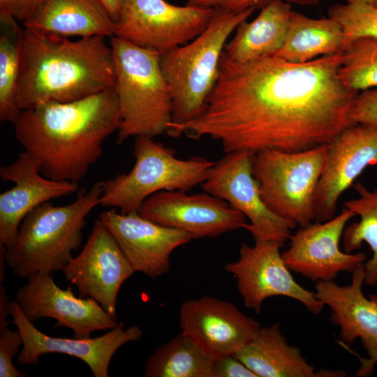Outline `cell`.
I'll use <instances>...</instances> for the list:
<instances>
[{
  "label": "cell",
  "instance_id": "20",
  "mask_svg": "<svg viewBox=\"0 0 377 377\" xmlns=\"http://www.w3.org/2000/svg\"><path fill=\"white\" fill-rule=\"evenodd\" d=\"M182 332L212 357L235 355L259 332L260 323L232 303L203 296L182 303Z\"/></svg>",
  "mask_w": 377,
  "mask_h": 377
},
{
  "label": "cell",
  "instance_id": "3",
  "mask_svg": "<svg viewBox=\"0 0 377 377\" xmlns=\"http://www.w3.org/2000/svg\"><path fill=\"white\" fill-rule=\"evenodd\" d=\"M105 38L71 40L24 27L15 95L18 110L72 102L114 88L113 53Z\"/></svg>",
  "mask_w": 377,
  "mask_h": 377
},
{
  "label": "cell",
  "instance_id": "4",
  "mask_svg": "<svg viewBox=\"0 0 377 377\" xmlns=\"http://www.w3.org/2000/svg\"><path fill=\"white\" fill-rule=\"evenodd\" d=\"M103 182H95L73 202L55 206L49 201L22 220L13 244L6 249V264L22 279L62 270L82 241L86 218L100 205Z\"/></svg>",
  "mask_w": 377,
  "mask_h": 377
},
{
  "label": "cell",
  "instance_id": "36",
  "mask_svg": "<svg viewBox=\"0 0 377 377\" xmlns=\"http://www.w3.org/2000/svg\"><path fill=\"white\" fill-rule=\"evenodd\" d=\"M10 303L6 293V289L1 283L0 284V328L8 326L7 318L9 314Z\"/></svg>",
  "mask_w": 377,
  "mask_h": 377
},
{
  "label": "cell",
  "instance_id": "24",
  "mask_svg": "<svg viewBox=\"0 0 377 377\" xmlns=\"http://www.w3.org/2000/svg\"><path fill=\"white\" fill-rule=\"evenodd\" d=\"M234 355L258 377L318 376L300 349L288 343L279 323L261 327L257 335Z\"/></svg>",
  "mask_w": 377,
  "mask_h": 377
},
{
  "label": "cell",
  "instance_id": "22",
  "mask_svg": "<svg viewBox=\"0 0 377 377\" xmlns=\"http://www.w3.org/2000/svg\"><path fill=\"white\" fill-rule=\"evenodd\" d=\"M24 27L69 37H112L116 22L101 0H43Z\"/></svg>",
  "mask_w": 377,
  "mask_h": 377
},
{
  "label": "cell",
  "instance_id": "2",
  "mask_svg": "<svg viewBox=\"0 0 377 377\" xmlns=\"http://www.w3.org/2000/svg\"><path fill=\"white\" fill-rule=\"evenodd\" d=\"M16 139L51 179L77 183L103 154L117 132L119 108L115 89L68 103H45L22 110L13 123Z\"/></svg>",
  "mask_w": 377,
  "mask_h": 377
},
{
  "label": "cell",
  "instance_id": "30",
  "mask_svg": "<svg viewBox=\"0 0 377 377\" xmlns=\"http://www.w3.org/2000/svg\"><path fill=\"white\" fill-rule=\"evenodd\" d=\"M328 17L341 24L344 35L343 47L358 38L377 39V9L372 4L360 2L334 4L329 8Z\"/></svg>",
  "mask_w": 377,
  "mask_h": 377
},
{
  "label": "cell",
  "instance_id": "39",
  "mask_svg": "<svg viewBox=\"0 0 377 377\" xmlns=\"http://www.w3.org/2000/svg\"><path fill=\"white\" fill-rule=\"evenodd\" d=\"M374 0H346L347 3H355V2H360V3H367L372 4Z\"/></svg>",
  "mask_w": 377,
  "mask_h": 377
},
{
  "label": "cell",
  "instance_id": "9",
  "mask_svg": "<svg viewBox=\"0 0 377 377\" xmlns=\"http://www.w3.org/2000/svg\"><path fill=\"white\" fill-rule=\"evenodd\" d=\"M214 9L165 0H122L114 36L163 53L185 45L209 24Z\"/></svg>",
  "mask_w": 377,
  "mask_h": 377
},
{
  "label": "cell",
  "instance_id": "15",
  "mask_svg": "<svg viewBox=\"0 0 377 377\" xmlns=\"http://www.w3.org/2000/svg\"><path fill=\"white\" fill-rule=\"evenodd\" d=\"M161 191L147 198L138 213L159 225L187 232L195 238L215 237L244 228L246 216L226 201L207 192Z\"/></svg>",
  "mask_w": 377,
  "mask_h": 377
},
{
  "label": "cell",
  "instance_id": "37",
  "mask_svg": "<svg viewBox=\"0 0 377 377\" xmlns=\"http://www.w3.org/2000/svg\"><path fill=\"white\" fill-rule=\"evenodd\" d=\"M105 6L112 19L117 22L122 0H101Z\"/></svg>",
  "mask_w": 377,
  "mask_h": 377
},
{
  "label": "cell",
  "instance_id": "23",
  "mask_svg": "<svg viewBox=\"0 0 377 377\" xmlns=\"http://www.w3.org/2000/svg\"><path fill=\"white\" fill-rule=\"evenodd\" d=\"M293 10L283 0H272L253 21L242 22L234 37L225 45L231 60L244 63L274 56L281 47Z\"/></svg>",
  "mask_w": 377,
  "mask_h": 377
},
{
  "label": "cell",
  "instance_id": "12",
  "mask_svg": "<svg viewBox=\"0 0 377 377\" xmlns=\"http://www.w3.org/2000/svg\"><path fill=\"white\" fill-rule=\"evenodd\" d=\"M61 271L66 281L77 287L80 297L93 298L114 318L119 290L135 272L98 218L80 253Z\"/></svg>",
  "mask_w": 377,
  "mask_h": 377
},
{
  "label": "cell",
  "instance_id": "35",
  "mask_svg": "<svg viewBox=\"0 0 377 377\" xmlns=\"http://www.w3.org/2000/svg\"><path fill=\"white\" fill-rule=\"evenodd\" d=\"M43 0H0V20L14 18L23 23L38 9Z\"/></svg>",
  "mask_w": 377,
  "mask_h": 377
},
{
  "label": "cell",
  "instance_id": "38",
  "mask_svg": "<svg viewBox=\"0 0 377 377\" xmlns=\"http://www.w3.org/2000/svg\"><path fill=\"white\" fill-rule=\"evenodd\" d=\"M288 3H296L303 6H316L320 0H283Z\"/></svg>",
  "mask_w": 377,
  "mask_h": 377
},
{
  "label": "cell",
  "instance_id": "5",
  "mask_svg": "<svg viewBox=\"0 0 377 377\" xmlns=\"http://www.w3.org/2000/svg\"><path fill=\"white\" fill-rule=\"evenodd\" d=\"M119 108L116 141L154 138L168 131L172 103L160 66V53L110 37Z\"/></svg>",
  "mask_w": 377,
  "mask_h": 377
},
{
  "label": "cell",
  "instance_id": "7",
  "mask_svg": "<svg viewBox=\"0 0 377 377\" xmlns=\"http://www.w3.org/2000/svg\"><path fill=\"white\" fill-rule=\"evenodd\" d=\"M133 155L135 164L128 172L102 181V207L117 208L122 214L138 212L157 192L188 191L202 184L214 163L199 156L178 158L173 149L146 136L135 138Z\"/></svg>",
  "mask_w": 377,
  "mask_h": 377
},
{
  "label": "cell",
  "instance_id": "1",
  "mask_svg": "<svg viewBox=\"0 0 377 377\" xmlns=\"http://www.w3.org/2000/svg\"><path fill=\"white\" fill-rule=\"evenodd\" d=\"M343 52L306 63L267 57L239 63L222 53L219 74L202 112L168 125L173 137H210L224 151L297 152L329 144L355 124L358 91L339 77Z\"/></svg>",
  "mask_w": 377,
  "mask_h": 377
},
{
  "label": "cell",
  "instance_id": "31",
  "mask_svg": "<svg viewBox=\"0 0 377 377\" xmlns=\"http://www.w3.org/2000/svg\"><path fill=\"white\" fill-rule=\"evenodd\" d=\"M23 346V338L18 329L12 330L8 326L0 328V377H26L17 369L13 358Z\"/></svg>",
  "mask_w": 377,
  "mask_h": 377
},
{
  "label": "cell",
  "instance_id": "8",
  "mask_svg": "<svg viewBox=\"0 0 377 377\" xmlns=\"http://www.w3.org/2000/svg\"><path fill=\"white\" fill-rule=\"evenodd\" d=\"M327 152L323 144L297 152L268 149L254 154L253 175L265 205L300 227L315 220L313 198Z\"/></svg>",
  "mask_w": 377,
  "mask_h": 377
},
{
  "label": "cell",
  "instance_id": "18",
  "mask_svg": "<svg viewBox=\"0 0 377 377\" xmlns=\"http://www.w3.org/2000/svg\"><path fill=\"white\" fill-rule=\"evenodd\" d=\"M369 165L377 166V126L355 124L328 144L325 165L313 198L316 221L335 216L339 197Z\"/></svg>",
  "mask_w": 377,
  "mask_h": 377
},
{
  "label": "cell",
  "instance_id": "13",
  "mask_svg": "<svg viewBox=\"0 0 377 377\" xmlns=\"http://www.w3.org/2000/svg\"><path fill=\"white\" fill-rule=\"evenodd\" d=\"M15 301L31 323L41 318L56 320L55 327L71 330L75 338H89L97 330H111L118 323L93 298L77 297L68 286L62 289L52 274L38 273L26 279Z\"/></svg>",
  "mask_w": 377,
  "mask_h": 377
},
{
  "label": "cell",
  "instance_id": "14",
  "mask_svg": "<svg viewBox=\"0 0 377 377\" xmlns=\"http://www.w3.org/2000/svg\"><path fill=\"white\" fill-rule=\"evenodd\" d=\"M9 314L23 338V346L16 359L21 365L38 364L44 354L62 353L83 361L94 377H108L110 363L116 351L124 344L139 341L142 337L139 326L134 325L124 329V323H119L98 337H54L37 329L15 301L10 303Z\"/></svg>",
  "mask_w": 377,
  "mask_h": 377
},
{
  "label": "cell",
  "instance_id": "25",
  "mask_svg": "<svg viewBox=\"0 0 377 377\" xmlns=\"http://www.w3.org/2000/svg\"><path fill=\"white\" fill-rule=\"evenodd\" d=\"M344 35L335 20L312 19L292 11L283 45L274 55L291 63H306L342 52Z\"/></svg>",
  "mask_w": 377,
  "mask_h": 377
},
{
  "label": "cell",
  "instance_id": "10",
  "mask_svg": "<svg viewBox=\"0 0 377 377\" xmlns=\"http://www.w3.org/2000/svg\"><path fill=\"white\" fill-rule=\"evenodd\" d=\"M253 153H227L214 162L201 186L205 192L226 201L242 212L250 223L244 228L254 240L284 243L297 224L273 213L263 201L259 184L253 175Z\"/></svg>",
  "mask_w": 377,
  "mask_h": 377
},
{
  "label": "cell",
  "instance_id": "40",
  "mask_svg": "<svg viewBox=\"0 0 377 377\" xmlns=\"http://www.w3.org/2000/svg\"><path fill=\"white\" fill-rule=\"evenodd\" d=\"M372 5L376 9H377V0H374Z\"/></svg>",
  "mask_w": 377,
  "mask_h": 377
},
{
  "label": "cell",
  "instance_id": "34",
  "mask_svg": "<svg viewBox=\"0 0 377 377\" xmlns=\"http://www.w3.org/2000/svg\"><path fill=\"white\" fill-rule=\"evenodd\" d=\"M212 374V377H258L234 355L215 358Z\"/></svg>",
  "mask_w": 377,
  "mask_h": 377
},
{
  "label": "cell",
  "instance_id": "28",
  "mask_svg": "<svg viewBox=\"0 0 377 377\" xmlns=\"http://www.w3.org/2000/svg\"><path fill=\"white\" fill-rule=\"evenodd\" d=\"M0 22V120L13 124L20 112L16 105L15 95L24 29L14 18Z\"/></svg>",
  "mask_w": 377,
  "mask_h": 377
},
{
  "label": "cell",
  "instance_id": "29",
  "mask_svg": "<svg viewBox=\"0 0 377 377\" xmlns=\"http://www.w3.org/2000/svg\"><path fill=\"white\" fill-rule=\"evenodd\" d=\"M342 52L339 77L346 87L359 91L377 87L376 38H356L348 43Z\"/></svg>",
  "mask_w": 377,
  "mask_h": 377
},
{
  "label": "cell",
  "instance_id": "26",
  "mask_svg": "<svg viewBox=\"0 0 377 377\" xmlns=\"http://www.w3.org/2000/svg\"><path fill=\"white\" fill-rule=\"evenodd\" d=\"M214 358L182 332L148 357L145 377H212Z\"/></svg>",
  "mask_w": 377,
  "mask_h": 377
},
{
  "label": "cell",
  "instance_id": "6",
  "mask_svg": "<svg viewBox=\"0 0 377 377\" xmlns=\"http://www.w3.org/2000/svg\"><path fill=\"white\" fill-rule=\"evenodd\" d=\"M255 10L238 13L214 10L209 24L199 36L160 54L161 69L172 97L171 124L187 122L202 112L217 82L227 39Z\"/></svg>",
  "mask_w": 377,
  "mask_h": 377
},
{
  "label": "cell",
  "instance_id": "33",
  "mask_svg": "<svg viewBox=\"0 0 377 377\" xmlns=\"http://www.w3.org/2000/svg\"><path fill=\"white\" fill-rule=\"evenodd\" d=\"M272 0H188L187 5L222 10L230 13H241L247 9L263 8Z\"/></svg>",
  "mask_w": 377,
  "mask_h": 377
},
{
  "label": "cell",
  "instance_id": "16",
  "mask_svg": "<svg viewBox=\"0 0 377 377\" xmlns=\"http://www.w3.org/2000/svg\"><path fill=\"white\" fill-rule=\"evenodd\" d=\"M364 263L352 272L350 284L339 286L334 281H317L316 297L331 310L330 320L340 327L339 337L343 346L359 338L368 357H360L358 377L372 375L377 364V295L366 297L362 291Z\"/></svg>",
  "mask_w": 377,
  "mask_h": 377
},
{
  "label": "cell",
  "instance_id": "21",
  "mask_svg": "<svg viewBox=\"0 0 377 377\" xmlns=\"http://www.w3.org/2000/svg\"><path fill=\"white\" fill-rule=\"evenodd\" d=\"M0 177L15 184L0 194V245L6 249L15 242L22 220L31 211L79 189L77 183L43 176L38 161L24 151L11 163L0 167Z\"/></svg>",
  "mask_w": 377,
  "mask_h": 377
},
{
  "label": "cell",
  "instance_id": "11",
  "mask_svg": "<svg viewBox=\"0 0 377 377\" xmlns=\"http://www.w3.org/2000/svg\"><path fill=\"white\" fill-rule=\"evenodd\" d=\"M283 246L273 240H255L253 246L243 243L238 260L226 264L224 268L235 278L245 306L256 313L261 312L267 298L283 296L297 300L311 313L319 314L325 304L315 292L295 281L280 253Z\"/></svg>",
  "mask_w": 377,
  "mask_h": 377
},
{
  "label": "cell",
  "instance_id": "32",
  "mask_svg": "<svg viewBox=\"0 0 377 377\" xmlns=\"http://www.w3.org/2000/svg\"><path fill=\"white\" fill-rule=\"evenodd\" d=\"M352 119L355 124L377 126V90H364L353 103Z\"/></svg>",
  "mask_w": 377,
  "mask_h": 377
},
{
  "label": "cell",
  "instance_id": "19",
  "mask_svg": "<svg viewBox=\"0 0 377 377\" xmlns=\"http://www.w3.org/2000/svg\"><path fill=\"white\" fill-rule=\"evenodd\" d=\"M98 219L113 236L134 272L155 279L169 272L170 258L177 247L195 239L191 234L163 226L140 216L103 211Z\"/></svg>",
  "mask_w": 377,
  "mask_h": 377
},
{
  "label": "cell",
  "instance_id": "17",
  "mask_svg": "<svg viewBox=\"0 0 377 377\" xmlns=\"http://www.w3.org/2000/svg\"><path fill=\"white\" fill-rule=\"evenodd\" d=\"M354 216L345 209L328 221L300 227L290 235V247L281 253L289 269L313 281H330L339 272L352 273L364 264V253H346L339 246L346 223Z\"/></svg>",
  "mask_w": 377,
  "mask_h": 377
},
{
  "label": "cell",
  "instance_id": "27",
  "mask_svg": "<svg viewBox=\"0 0 377 377\" xmlns=\"http://www.w3.org/2000/svg\"><path fill=\"white\" fill-rule=\"evenodd\" d=\"M353 188L358 197L344 202L346 209L359 216L358 222L345 228L343 232V249L352 253L367 243L372 252L371 258L364 263V282L371 286L377 285V188L369 190L361 182Z\"/></svg>",
  "mask_w": 377,
  "mask_h": 377
}]
</instances>
